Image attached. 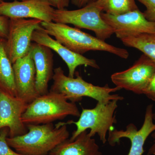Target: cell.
Returning <instances> with one entry per match:
<instances>
[{
	"instance_id": "1",
	"label": "cell",
	"mask_w": 155,
	"mask_h": 155,
	"mask_svg": "<svg viewBox=\"0 0 155 155\" xmlns=\"http://www.w3.org/2000/svg\"><path fill=\"white\" fill-rule=\"evenodd\" d=\"M27 133L14 137H8V144L23 155H49L58 145L69 139L66 122L26 125Z\"/></svg>"
},
{
	"instance_id": "2",
	"label": "cell",
	"mask_w": 155,
	"mask_h": 155,
	"mask_svg": "<svg viewBox=\"0 0 155 155\" xmlns=\"http://www.w3.org/2000/svg\"><path fill=\"white\" fill-rule=\"evenodd\" d=\"M41 26L50 36L74 52L83 54L90 51L107 52L122 59L129 57L128 51L116 47L96 37L84 32L67 24L54 22H42Z\"/></svg>"
},
{
	"instance_id": "3",
	"label": "cell",
	"mask_w": 155,
	"mask_h": 155,
	"mask_svg": "<svg viewBox=\"0 0 155 155\" xmlns=\"http://www.w3.org/2000/svg\"><path fill=\"white\" fill-rule=\"evenodd\" d=\"M75 78L67 76L61 67L54 69L53 84L50 91L62 94L73 103L80 101L84 97L91 98L101 103L113 100L122 101L124 99L119 94H112L121 90L117 87H110L108 84L96 86L84 80L78 72H75Z\"/></svg>"
},
{
	"instance_id": "4",
	"label": "cell",
	"mask_w": 155,
	"mask_h": 155,
	"mask_svg": "<svg viewBox=\"0 0 155 155\" xmlns=\"http://www.w3.org/2000/svg\"><path fill=\"white\" fill-rule=\"evenodd\" d=\"M80 114L75 103L68 101L62 94L49 91L28 104L22 119L25 125H43L69 116L79 117Z\"/></svg>"
},
{
	"instance_id": "5",
	"label": "cell",
	"mask_w": 155,
	"mask_h": 155,
	"mask_svg": "<svg viewBox=\"0 0 155 155\" xmlns=\"http://www.w3.org/2000/svg\"><path fill=\"white\" fill-rule=\"evenodd\" d=\"M117 100L106 103L97 102L93 109L82 108L79 118L77 122L69 120L67 125L73 124L76 127L73 131L71 140H74L80 134L90 129L89 135L93 137L97 134L103 144L107 141V133L114 129V125L117 123L115 116L118 108Z\"/></svg>"
},
{
	"instance_id": "6",
	"label": "cell",
	"mask_w": 155,
	"mask_h": 155,
	"mask_svg": "<svg viewBox=\"0 0 155 155\" xmlns=\"http://www.w3.org/2000/svg\"><path fill=\"white\" fill-rule=\"evenodd\" d=\"M101 8L96 1L77 10L55 9L54 22L72 24L78 28L88 29L94 32L96 37L105 41L114 34V30L103 19Z\"/></svg>"
},
{
	"instance_id": "7",
	"label": "cell",
	"mask_w": 155,
	"mask_h": 155,
	"mask_svg": "<svg viewBox=\"0 0 155 155\" xmlns=\"http://www.w3.org/2000/svg\"><path fill=\"white\" fill-rule=\"evenodd\" d=\"M37 19H10L6 49L12 64L30 52L34 31L41 27Z\"/></svg>"
},
{
	"instance_id": "8",
	"label": "cell",
	"mask_w": 155,
	"mask_h": 155,
	"mask_svg": "<svg viewBox=\"0 0 155 155\" xmlns=\"http://www.w3.org/2000/svg\"><path fill=\"white\" fill-rule=\"evenodd\" d=\"M155 72V63L143 54L130 68L114 73L111 79L116 86L121 89L141 94Z\"/></svg>"
},
{
	"instance_id": "9",
	"label": "cell",
	"mask_w": 155,
	"mask_h": 155,
	"mask_svg": "<svg viewBox=\"0 0 155 155\" xmlns=\"http://www.w3.org/2000/svg\"><path fill=\"white\" fill-rule=\"evenodd\" d=\"M101 15L120 40L142 34L155 33V22L148 20L139 9L120 15L102 12Z\"/></svg>"
},
{
	"instance_id": "10",
	"label": "cell",
	"mask_w": 155,
	"mask_h": 155,
	"mask_svg": "<svg viewBox=\"0 0 155 155\" xmlns=\"http://www.w3.org/2000/svg\"><path fill=\"white\" fill-rule=\"evenodd\" d=\"M153 105H149L146 110L144 122L139 130L132 123L126 126L125 130L113 129L108 132L107 141L111 146L119 143L120 139L127 138L130 140V147L127 155H143V147L147 138L155 130L153 119Z\"/></svg>"
},
{
	"instance_id": "11",
	"label": "cell",
	"mask_w": 155,
	"mask_h": 155,
	"mask_svg": "<svg viewBox=\"0 0 155 155\" xmlns=\"http://www.w3.org/2000/svg\"><path fill=\"white\" fill-rule=\"evenodd\" d=\"M54 11L48 0H15L0 4V15L9 19L30 18L53 22Z\"/></svg>"
},
{
	"instance_id": "12",
	"label": "cell",
	"mask_w": 155,
	"mask_h": 155,
	"mask_svg": "<svg viewBox=\"0 0 155 155\" xmlns=\"http://www.w3.org/2000/svg\"><path fill=\"white\" fill-rule=\"evenodd\" d=\"M28 106L18 97L0 90V130L5 127L8 128L10 137L27 133L28 129L22 117Z\"/></svg>"
},
{
	"instance_id": "13",
	"label": "cell",
	"mask_w": 155,
	"mask_h": 155,
	"mask_svg": "<svg viewBox=\"0 0 155 155\" xmlns=\"http://www.w3.org/2000/svg\"><path fill=\"white\" fill-rule=\"evenodd\" d=\"M32 41L47 47L57 53L67 64L69 77H74L76 69L79 66H88L96 69H100L98 64L94 59L86 58L69 50L53 38L41 26L34 31Z\"/></svg>"
},
{
	"instance_id": "14",
	"label": "cell",
	"mask_w": 155,
	"mask_h": 155,
	"mask_svg": "<svg viewBox=\"0 0 155 155\" xmlns=\"http://www.w3.org/2000/svg\"><path fill=\"white\" fill-rule=\"evenodd\" d=\"M17 97L30 104L39 96L36 88V70L30 52L13 64Z\"/></svg>"
},
{
	"instance_id": "15",
	"label": "cell",
	"mask_w": 155,
	"mask_h": 155,
	"mask_svg": "<svg viewBox=\"0 0 155 155\" xmlns=\"http://www.w3.org/2000/svg\"><path fill=\"white\" fill-rule=\"evenodd\" d=\"M36 70V85L40 95L48 92V84L54 74L52 50L37 43H31L30 51Z\"/></svg>"
},
{
	"instance_id": "16",
	"label": "cell",
	"mask_w": 155,
	"mask_h": 155,
	"mask_svg": "<svg viewBox=\"0 0 155 155\" xmlns=\"http://www.w3.org/2000/svg\"><path fill=\"white\" fill-rule=\"evenodd\" d=\"M49 155H102L94 139L87 130L74 140L68 139L61 143Z\"/></svg>"
},
{
	"instance_id": "17",
	"label": "cell",
	"mask_w": 155,
	"mask_h": 155,
	"mask_svg": "<svg viewBox=\"0 0 155 155\" xmlns=\"http://www.w3.org/2000/svg\"><path fill=\"white\" fill-rule=\"evenodd\" d=\"M6 39L0 38V90L17 97L13 64L8 55Z\"/></svg>"
},
{
	"instance_id": "18",
	"label": "cell",
	"mask_w": 155,
	"mask_h": 155,
	"mask_svg": "<svg viewBox=\"0 0 155 155\" xmlns=\"http://www.w3.org/2000/svg\"><path fill=\"white\" fill-rule=\"evenodd\" d=\"M121 41L126 46L139 50L155 63V33L142 34Z\"/></svg>"
},
{
	"instance_id": "19",
	"label": "cell",
	"mask_w": 155,
	"mask_h": 155,
	"mask_svg": "<svg viewBox=\"0 0 155 155\" xmlns=\"http://www.w3.org/2000/svg\"><path fill=\"white\" fill-rule=\"evenodd\" d=\"M103 12L112 15L125 14L138 9L135 0H96Z\"/></svg>"
},
{
	"instance_id": "20",
	"label": "cell",
	"mask_w": 155,
	"mask_h": 155,
	"mask_svg": "<svg viewBox=\"0 0 155 155\" xmlns=\"http://www.w3.org/2000/svg\"><path fill=\"white\" fill-rule=\"evenodd\" d=\"M9 129L5 127L0 130V155H23L13 150L7 141Z\"/></svg>"
},
{
	"instance_id": "21",
	"label": "cell",
	"mask_w": 155,
	"mask_h": 155,
	"mask_svg": "<svg viewBox=\"0 0 155 155\" xmlns=\"http://www.w3.org/2000/svg\"><path fill=\"white\" fill-rule=\"evenodd\" d=\"M146 8L143 12L144 17L149 21L155 22V0H137Z\"/></svg>"
},
{
	"instance_id": "22",
	"label": "cell",
	"mask_w": 155,
	"mask_h": 155,
	"mask_svg": "<svg viewBox=\"0 0 155 155\" xmlns=\"http://www.w3.org/2000/svg\"><path fill=\"white\" fill-rule=\"evenodd\" d=\"M10 19L5 16L0 15V38H7L8 35Z\"/></svg>"
},
{
	"instance_id": "23",
	"label": "cell",
	"mask_w": 155,
	"mask_h": 155,
	"mask_svg": "<svg viewBox=\"0 0 155 155\" xmlns=\"http://www.w3.org/2000/svg\"><path fill=\"white\" fill-rule=\"evenodd\" d=\"M143 94L150 99L155 101V72L143 92Z\"/></svg>"
},
{
	"instance_id": "24",
	"label": "cell",
	"mask_w": 155,
	"mask_h": 155,
	"mask_svg": "<svg viewBox=\"0 0 155 155\" xmlns=\"http://www.w3.org/2000/svg\"><path fill=\"white\" fill-rule=\"evenodd\" d=\"M51 5L56 9L62 10L66 9L69 6L71 0H48Z\"/></svg>"
},
{
	"instance_id": "25",
	"label": "cell",
	"mask_w": 155,
	"mask_h": 155,
	"mask_svg": "<svg viewBox=\"0 0 155 155\" xmlns=\"http://www.w3.org/2000/svg\"><path fill=\"white\" fill-rule=\"evenodd\" d=\"M95 1L96 0H71V2L74 6L80 8L86 5L91 2Z\"/></svg>"
},
{
	"instance_id": "26",
	"label": "cell",
	"mask_w": 155,
	"mask_h": 155,
	"mask_svg": "<svg viewBox=\"0 0 155 155\" xmlns=\"http://www.w3.org/2000/svg\"><path fill=\"white\" fill-rule=\"evenodd\" d=\"M153 119L155 120V113L153 114ZM153 143L148 151L147 155H155V130L151 134Z\"/></svg>"
},
{
	"instance_id": "27",
	"label": "cell",
	"mask_w": 155,
	"mask_h": 155,
	"mask_svg": "<svg viewBox=\"0 0 155 155\" xmlns=\"http://www.w3.org/2000/svg\"><path fill=\"white\" fill-rule=\"evenodd\" d=\"M5 2V0H0V4L2 3L3 2Z\"/></svg>"
},
{
	"instance_id": "28",
	"label": "cell",
	"mask_w": 155,
	"mask_h": 155,
	"mask_svg": "<svg viewBox=\"0 0 155 155\" xmlns=\"http://www.w3.org/2000/svg\"><path fill=\"white\" fill-rule=\"evenodd\" d=\"M20 1H25V0H20Z\"/></svg>"
}]
</instances>
